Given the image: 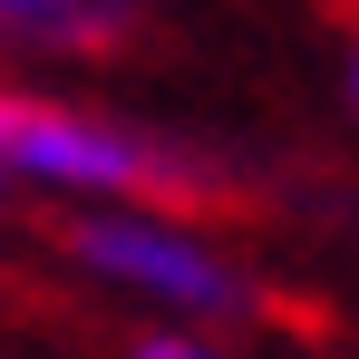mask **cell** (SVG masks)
I'll list each match as a JSON object with an SVG mask.
<instances>
[{"label": "cell", "instance_id": "1", "mask_svg": "<svg viewBox=\"0 0 359 359\" xmlns=\"http://www.w3.org/2000/svg\"><path fill=\"white\" fill-rule=\"evenodd\" d=\"M0 175H39L59 194H107V204H194V194H214V165H194V156H175V146H156L117 117L20 97V88H0Z\"/></svg>", "mask_w": 359, "mask_h": 359}, {"label": "cell", "instance_id": "2", "mask_svg": "<svg viewBox=\"0 0 359 359\" xmlns=\"http://www.w3.org/2000/svg\"><path fill=\"white\" fill-rule=\"evenodd\" d=\"M68 252H78L97 282L146 292V301H165V311H194V320L252 311V282H243L204 233H184V224H165V214H126V204L78 214V224H68Z\"/></svg>", "mask_w": 359, "mask_h": 359}, {"label": "cell", "instance_id": "3", "mask_svg": "<svg viewBox=\"0 0 359 359\" xmlns=\"http://www.w3.org/2000/svg\"><path fill=\"white\" fill-rule=\"evenodd\" d=\"M0 29H29L59 49H107L136 29V0H0Z\"/></svg>", "mask_w": 359, "mask_h": 359}, {"label": "cell", "instance_id": "4", "mask_svg": "<svg viewBox=\"0 0 359 359\" xmlns=\"http://www.w3.org/2000/svg\"><path fill=\"white\" fill-rule=\"evenodd\" d=\"M126 359H214V350H204V340H184V330H146Z\"/></svg>", "mask_w": 359, "mask_h": 359}, {"label": "cell", "instance_id": "5", "mask_svg": "<svg viewBox=\"0 0 359 359\" xmlns=\"http://www.w3.org/2000/svg\"><path fill=\"white\" fill-rule=\"evenodd\" d=\"M350 107H359V49H350Z\"/></svg>", "mask_w": 359, "mask_h": 359}]
</instances>
